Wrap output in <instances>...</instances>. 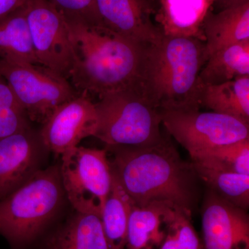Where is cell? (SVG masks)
<instances>
[{"label": "cell", "mask_w": 249, "mask_h": 249, "mask_svg": "<svg viewBox=\"0 0 249 249\" xmlns=\"http://www.w3.org/2000/svg\"><path fill=\"white\" fill-rule=\"evenodd\" d=\"M111 173L134 205L165 202L192 217L196 199V178L169 139L147 146L106 145Z\"/></svg>", "instance_id": "6da1fadb"}, {"label": "cell", "mask_w": 249, "mask_h": 249, "mask_svg": "<svg viewBox=\"0 0 249 249\" xmlns=\"http://www.w3.org/2000/svg\"><path fill=\"white\" fill-rule=\"evenodd\" d=\"M67 22L75 50L69 79L78 93L99 98L124 90L138 91L147 45L126 40L104 28Z\"/></svg>", "instance_id": "7a4b0ae2"}, {"label": "cell", "mask_w": 249, "mask_h": 249, "mask_svg": "<svg viewBox=\"0 0 249 249\" xmlns=\"http://www.w3.org/2000/svg\"><path fill=\"white\" fill-rule=\"evenodd\" d=\"M206 61L202 40L162 36L147 45L138 91L160 111L199 109Z\"/></svg>", "instance_id": "3957f363"}, {"label": "cell", "mask_w": 249, "mask_h": 249, "mask_svg": "<svg viewBox=\"0 0 249 249\" xmlns=\"http://www.w3.org/2000/svg\"><path fill=\"white\" fill-rule=\"evenodd\" d=\"M64 196L60 166L38 170L0 200V235L11 249H27L53 220Z\"/></svg>", "instance_id": "277c9868"}, {"label": "cell", "mask_w": 249, "mask_h": 249, "mask_svg": "<svg viewBox=\"0 0 249 249\" xmlns=\"http://www.w3.org/2000/svg\"><path fill=\"white\" fill-rule=\"evenodd\" d=\"M95 106L98 117L95 137L106 145L147 146L164 137L160 111L137 90L108 93Z\"/></svg>", "instance_id": "5b68a950"}, {"label": "cell", "mask_w": 249, "mask_h": 249, "mask_svg": "<svg viewBox=\"0 0 249 249\" xmlns=\"http://www.w3.org/2000/svg\"><path fill=\"white\" fill-rule=\"evenodd\" d=\"M0 72L29 121L42 124L59 106L80 94L67 78L37 64L0 59Z\"/></svg>", "instance_id": "8992f818"}, {"label": "cell", "mask_w": 249, "mask_h": 249, "mask_svg": "<svg viewBox=\"0 0 249 249\" xmlns=\"http://www.w3.org/2000/svg\"><path fill=\"white\" fill-rule=\"evenodd\" d=\"M60 178L77 212L101 215L111 186L107 150L77 146L62 155Z\"/></svg>", "instance_id": "52a82bcc"}, {"label": "cell", "mask_w": 249, "mask_h": 249, "mask_svg": "<svg viewBox=\"0 0 249 249\" xmlns=\"http://www.w3.org/2000/svg\"><path fill=\"white\" fill-rule=\"evenodd\" d=\"M161 124L189 155L249 138V124L199 109L160 111Z\"/></svg>", "instance_id": "ba28073f"}, {"label": "cell", "mask_w": 249, "mask_h": 249, "mask_svg": "<svg viewBox=\"0 0 249 249\" xmlns=\"http://www.w3.org/2000/svg\"><path fill=\"white\" fill-rule=\"evenodd\" d=\"M24 8L39 63L69 79L75 50L66 18L47 0H27Z\"/></svg>", "instance_id": "9c48e42d"}, {"label": "cell", "mask_w": 249, "mask_h": 249, "mask_svg": "<svg viewBox=\"0 0 249 249\" xmlns=\"http://www.w3.org/2000/svg\"><path fill=\"white\" fill-rule=\"evenodd\" d=\"M98 126L95 103L80 93L59 106L39 131L49 152L62 155L78 146L83 139L95 137Z\"/></svg>", "instance_id": "30bf717a"}, {"label": "cell", "mask_w": 249, "mask_h": 249, "mask_svg": "<svg viewBox=\"0 0 249 249\" xmlns=\"http://www.w3.org/2000/svg\"><path fill=\"white\" fill-rule=\"evenodd\" d=\"M47 152L40 131L31 127L0 139V200L41 170Z\"/></svg>", "instance_id": "8fae6325"}, {"label": "cell", "mask_w": 249, "mask_h": 249, "mask_svg": "<svg viewBox=\"0 0 249 249\" xmlns=\"http://www.w3.org/2000/svg\"><path fill=\"white\" fill-rule=\"evenodd\" d=\"M247 211L209 190L201 213L203 249H249Z\"/></svg>", "instance_id": "7c38bea8"}, {"label": "cell", "mask_w": 249, "mask_h": 249, "mask_svg": "<svg viewBox=\"0 0 249 249\" xmlns=\"http://www.w3.org/2000/svg\"><path fill=\"white\" fill-rule=\"evenodd\" d=\"M96 5L103 27L114 35L142 45L162 36L145 0H96Z\"/></svg>", "instance_id": "4fadbf2b"}, {"label": "cell", "mask_w": 249, "mask_h": 249, "mask_svg": "<svg viewBox=\"0 0 249 249\" xmlns=\"http://www.w3.org/2000/svg\"><path fill=\"white\" fill-rule=\"evenodd\" d=\"M162 36L196 37L204 42L203 24L217 0H145Z\"/></svg>", "instance_id": "5bb4252c"}, {"label": "cell", "mask_w": 249, "mask_h": 249, "mask_svg": "<svg viewBox=\"0 0 249 249\" xmlns=\"http://www.w3.org/2000/svg\"><path fill=\"white\" fill-rule=\"evenodd\" d=\"M173 207L159 201L143 207L134 204L129 214L125 249H160L166 236L168 216Z\"/></svg>", "instance_id": "9a60e30c"}, {"label": "cell", "mask_w": 249, "mask_h": 249, "mask_svg": "<svg viewBox=\"0 0 249 249\" xmlns=\"http://www.w3.org/2000/svg\"><path fill=\"white\" fill-rule=\"evenodd\" d=\"M40 249H110L101 215L77 212L47 237Z\"/></svg>", "instance_id": "2e32d148"}, {"label": "cell", "mask_w": 249, "mask_h": 249, "mask_svg": "<svg viewBox=\"0 0 249 249\" xmlns=\"http://www.w3.org/2000/svg\"><path fill=\"white\" fill-rule=\"evenodd\" d=\"M206 60L220 49L249 40V3L210 13L203 24Z\"/></svg>", "instance_id": "e0dca14e"}, {"label": "cell", "mask_w": 249, "mask_h": 249, "mask_svg": "<svg viewBox=\"0 0 249 249\" xmlns=\"http://www.w3.org/2000/svg\"><path fill=\"white\" fill-rule=\"evenodd\" d=\"M199 106L249 124V76L201 85Z\"/></svg>", "instance_id": "ac0fdd59"}, {"label": "cell", "mask_w": 249, "mask_h": 249, "mask_svg": "<svg viewBox=\"0 0 249 249\" xmlns=\"http://www.w3.org/2000/svg\"><path fill=\"white\" fill-rule=\"evenodd\" d=\"M0 59L37 64L24 5L0 18Z\"/></svg>", "instance_id": "d6986e66"}, {"label": "cell", "mask_w": 249, "mask_h": 249, "mask_svg": "<svg viewBox=\"0 0 249 249\" xmlns=\"http://www.w3.org/2000/svg\"><path fill=\"white\" fill-rule=\"evenodd\" d=\"M249 76V40L217 51L199 73L201 85H216Z\"/></svg>", "instance_id": "ffe728a7"}, {"label": "cell", "mask_w": 249, "mask_h": 249, "mask_svg": "<svg viewBox=\"0 0 249 249\" xmlns=\"http://www.w3.org/2000/svg\"><path fill=\"white\" fill-rule=\"evenodd\" d=\"M111 186L101 213L105 235L110 249H125L129 214L134 204L111 173Z\"/></svg>", "instance_id": "44dd1931"}, {"label": "cell", "mask_w": 249, "mask_h": 249, "mask_svg": "<svg viewBox=\"0 0 249 249\" xmlns=\"http://www.w3.org/2000/svg\"><path fill=\"white\" fill-rule=\"evenodd\" d=\"M198 178L209 191L237 207L248 211L249 207V175L195 164Z\"/></svg>", "instance_id": "7402d4cb"}, {"label": "cell", "mask_w": 249, "mask_h": 249, "mask_svg": "<svg viewBox=\"0 0 249 249\" xmlns=\"http://www.w3.org/2000/svg\"><path fill=\"white\" fill-rule=\"evenodd\" d=\"M191 163L249 175V138L190 156Z\"/></svg>", "instance_id": "603a6c76"}, {"label": "cell", "mask_w": 249, "mask_h": 249, "mask_svg": "<svg viewBox=\"0 0 249 249\" xmlns=\"http://www.w3.org/2000/svg\"><path fill=\"white\" fill-rule=\"evenodd\" d=\"M191 217L182 210L173 207L168 219L166 236L160 249H203Z\"/></svg>", "instance_id": "cb8c5ba5"}, {"label": "cell", "mask_w": 249, "mask_h": 249, "mask_svg": "<svg viewBox=\"0 0 249 249\" xmlns=\"http://www.w3.org/2000/svg\"><path fill=\"white\" fill-rule=\"evenodd\" d=\"M31 127L27 114L0 72V139Z\"/></svg>", "instance_id": "d4e9b609"}, {"label": "cell", "mask_w": 249, "mask_h": 249, "mask_svg": "<svg viewBox=\"0 0 249 249\" xmlns=\"http://www.w3.org/2000/svg\"><path fill=\"white\" fill-rule=\"evenodd\" d=\"M67 21L104 28L96 9V0H47ZM105 29V28H104Z\"/></svg>", "instance_id": "484cf974"}, {"label": "cell", "mask_w": 249, "mask_h": 249, "mask_svg": "<svg viewBox=\"0 0 249 249\" xmlns=\"http://www.w3.org/2000/svg\"><path fill=\"white\" fill-rule=\"evenodd\" d=\"M26 1L27 0H0V18L21 7Z\"/></svg>", "instance_id": "4316f807"}, {"label": "cell", "mask_w": 249, "mask_h": 249, "mask_svg": "<svg viewBox=\"0 0 249 249\" xmlns=\"http://www.w3.org/2000/svg\"><path fill=\"white\" fill-rule=\"evenodd\" d=\"M220 2L223 7V9L227 8L235 7V6H241L249 3V0H217Z\"/></svg>", "instance_id": "83f0119b"}]
</instances>
